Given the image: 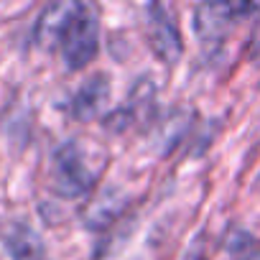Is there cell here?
<instances>
[{
  "label": "cell",
  "mask_w": 260,
  "mask_h": 260,
  "mask_svg": "<svg viewBox=\"0 0 260 260\" xmlns=\"http://www.w3.org/2000/svg\"><path fill=\"white\" fill-rule=\"evenodd\" d=\"M100 46V21L89 6H82L79 13L72 18L69 28L64 31V39L59 44L61 56L69 69H82L87 67Z\"/></svg>",
  "instance_id": "cell-1"
},
{
  "label": "cell",
  "mask_w": 260,
  "mask_h": 260,
  "mask_svg": "<svg viewBox=\"0 0 260 260\" xmlns=\"http://www.w3.org/2000/svg\"><path fill=\"white\" fill-rule=\"evenodd\" d=\"M94 171L87 166L82 151L77 143H67L56 151V161H54V191L59 197L74 199L87 194L94 186Z\"/></svg>",
  "instance_id": "cell-2"
},
{
  "label": "cell",
  "mask_w": 260,
  "mask_h": 260,
  "mask_svg": "<svg viewBox=\"0 0 260 260\" xmlns=\"http://www.w3.org/2000/svg\"><path fill=\"white\" fill-rule=\"evenodd\" d=\"M252 11H257V6L252 3H204L194 11V28L204 41H214L222 39V34L237 16Z\"/></svg>",
  "instance_id": "cell-3"
},
{
  "label": "cell",
  "mask_w": 260,
  "mask_h": 260,
  "mask_svg": "<svg viewBox=\"0 0 260 260\" xmlns=\"http://www.w3.org/2000/svg\"><path fill=\"white\" fill-rule=\"evenodd\" d=\"M82 3H69V0H61V3H51L41 11L36 28H34V39L39 46L44 49H56L64 39V31L69 28L72 18L79 13Z\"/></svg>",
  "instance_id": "cell-4"
},
{
  "label": "cell",
  "mask_w": 260,
  "mask_h": 260,
  "mask_svg": "<svg viewBox=\"0 0 260 260\" xmlns=\"http://www.w3.org/2000/svg\"><path fill=\"white\" fill-rule=\"evenodd\" d=\"M151 44L156 49V54L166 61V64H176L184 46H181V34L176 28V23L171 21V16L166 13L164 6H151Z\"/></svg>",
  "instance_id": "cell-5"
},
{
  "label": "cell",
  "mask_w": 260,
  "mask_h": 260,
  "mask_svg": "<svg viewBox=\"0 0 260 260\" xmlns=\"http://www.w3.org/2000/svg\"><path fill=\"white\" fill-rule=\"evenodd\" d=\"M107 100H110V79H107V74H94L77 89V94L72 100V115L77 120L87 122L105 110Z\"/></svg>",
  "instance_id": "cell-6"
},
{
  "label": "cell",
  "mask_w": 260,
  "mask_h": 260,
  "mask_svg": "<svg viewBox=\"0 0 260 260\" xmlns=\"http://www.w3.org/2000/svg\"><path fill=\"white\" fill-rule=\"evenodd\" d=\"M125 207H127V199H125L120 191L105 189V191L97 194V199H92V202L87 204V209H84V222H87V227H92V230L107 227L110 222H115V219L122 214Z\"/></svg>",
  "instance_id": "cell-7"
},
{
  "label": "cell",
  "mask_w": 260,
  "mask_h": 260,
  "mask_svg": "<svg viewBox=\"0 0 260 260\" xmlns=\"http://www.w3.org/2000/svg\"><path fill=\"white\" fill-rule=\"evenodd\" d=\"M6 247L13 260H44V255H46L41 237L26 224L11 227V232L6 237Z\"/></svg>",
  "instance_id": "cell-8"
},
{
  "label": "cell",
  "mask_w": 260,
  "mask_h": 260,
  "mask_svg": "<svg viewBox=\"0 0 260 260\" xmlns=\"http://www.w3.org/2000/svg\"><path fill=\"white\" fill-rule=\"evenodd\" d=\"M245 260H260V250H257V252H252V255H247Z\"/></svg>",
  "instance_id": "cell-9"
}]
</instances>
